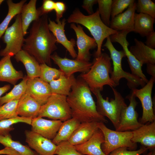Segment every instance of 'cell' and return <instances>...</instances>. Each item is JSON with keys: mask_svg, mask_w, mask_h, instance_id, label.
<instances>
[{"mask_svg": "<svg viewBox=\"0 0 155 155\" xmlns=\"http://www.w3.org/2000/svg\"><path fill=\"white\" fill-rule=\"evenodd\" d=\"M76 79L73 75L69 77L63 73L58 79L53 80L49 84L52 93L68 96Z\"/></svg>", "mask_w": 155, "mask_h": 155, "instance_id": "29", "label": "cell"}, {"mask_svg": "<svg viewBox=\"0 0 155 155\" xmlns=\"http://www.w3.org/2000/svg\"><path fill=\"white\" fill-rule=\"evenodd\" d=\"M14 58L17 62H21L24 64L28 78L39 77V63L34 57L26 51L22 50L14 56Z\"/></svg>", "mask_w": 155, "mask_h": 155, "instance_id": "27", "label": "cell"}, {"mask_svg": "<svg viewBox=\"0 0 155 155\" xmlns=\"http://www.w3.org/2000/svg\"><path fill=\"white\" fill-rule=\"evenodd\" d=\"M41 106L29 94L25 93L18 100L17 113L20 117L33 119L38 117Z\"/></svg>", "mask_w": 155, "mask_h": 155, "instance_id": "22", "label": "cell"}, {"mask_svg": "<svg viewBox=\"0 0 155 155\" xmlns=\"http://www.w3.org/2000/svg\"><path fill=\"white\" fill-rule=\"evenodd\" d=\"M26 1V0H22L18 3H16L11 0L7 1L8 12L6 16L0 24V40L8 28L12 19L18 14H20L22 7Z\"/></svg>", "mask_w": 155, "mask_h": 155, "instance_id": "31", "label": "cell"}, {"mask_svg": "<svg viewBox=\"0 0 155 155\" xmlns=\"http://www.w3.org/2000/svg\"><path fill=\"white\" fill-rule=\"evenodd\" d=\"M155 80V78L151 77L142 88L131 90L135 96L139 98L142 104V114L140 122L143 124L155 121L152 98V90Z\"/></svg>", "mask_w": 155, "mask_h": 155, "instance_id": "10", "label": "cell"}, {"mask_svg": "<svg viewBox=\"0 0 155 155\" xmlns=\"http://www.w3.org/2000/svg\"><path fill=\"white\" fill-rule=\"evenodd\" d=\"M4 0H0V6L2 3L3 2Z\"/></svg>", "mask_w": 155, "mask_h": 155, "instance_id": "50", "label": "cell"}, {"mask_svg": "<svg viewBox=\"0 0 155 155\" xmlns=\"http://www.w3.org/2000/svg\"><path fill=\"white\" fill-rule=\"evenodd\" d=\"M145 44L149 47L154 49L155 48V32L154 31L146 36Z\"/></svg>", "mask_w": 155, "mask_h": 155, "instance_id": "45", "label": "cell"}, {"mask_svg": "<svg viewBox=\"0 0 155 155\" xmlns=\"http://www.w3.org/2000/svg\"><path fill=\"white\" fill-rule=\"evenodd\" d=\"M9 55L3 57L0 60V81L15 85L24 77L22 71H18L13 67Z\"/></svg>", "mask_w": 155, "mask_h": 155, "instance_id": "23", "label": "cell"}, {"mask_svg": "<svg viewBox=\"0 0 155 155\" xmlns=\"http://www.w3.org/2000/svg\"><path fill=\"white\" fill-rule=\"evenodd\" d=\"M146 155H155V149L152 150Z\"/></svg>", "mask_w": 155, "mask_h": 155, "instance_id": "49", "label": "cell"}, {"mask_svg": "<svg viewBox=\"0 0 155 155\" xmlns=\"http://www.w3.org/2000/svg\"><path fill=\"white\" fill-rule=\"evenodd\" d=\"M26 142L31 148L41 155H54L57 145L32 130L25 131Z\"/></svg>", "mask_w": 155, "mask_h": 155, "instance_id": "15", "label": "cell"}, {"mask_svg": "<svg viewBox=\"0 0 155 155\" xmlns=\"http://www.w3.org/2000/svg\"><path fill=\"white\" fill-rule=\"evenodd\" d=\"M32 119L20 116L11 119L0 121V135L6 136L10 135V131L13 130L12 125L18 123H24L31 125Z\"/></svg>", "mask_w": 155, "mask_h": 155, "instance_id": "34", "label": "cell"}, {"mask_svg": "<svg viewBox=\"0 0 155 155\" xmlns=\"http://www.w3.org/2000/svg\"><path fill=\"white\" fill-rule=\"evenodd\" d=\"M132 132L131 141L133 142L139 143L148 149H155V121L143 124Z\"/></svg>", "mask_w": 155, "mask_h": 155, "instance_id": "19", "label": "cell"}, {"mask_svg": "<svg viewBox=\"0 0 155 155\" xmlns=\"http://www.w3.org/2000/svg\"><path fill=\"white\" fill-rule=\"evenodd\" d=\"M55 154L57 155H84L78 152L74 146L68 141L61 142L57 145Z\"/></svg>", "mask_w": 155, "mask_h": 155, "instance_id": "39", "label": "cell"}, {"mask_svg": "<svg viewBox=\"0 0 155 155\" xmlns=\"http://www.w3.org/2000/svg\"><path fill=\"white\" fill-rule=\"evenodd\" d=\"M134 41L135 45L131 46L129 50L135 58L143 65L155 64V50L149 47L136 38Z\"/></svg>", "mask_w": 155, "mask_h": 155, "instance_id": "25", "label": "cell"}, {"mask_svg": "<svg viewBox=\"0 0 155 155\" xmlns=\"http://www.w3.org/2000/svg\"><path fill=\"white\" fill-rule=\"evenodd\" d=\"M104 142L103 134L98 129L88 141L74 146L78 152L83 155H106L101 148V144Z\"/></svg>", "mask_w": 155, "mask_h": 155, "instance_id": "21", "label": "cell"}, {"mask_svg": "<svg viewBox=\"0 0 155 155\" xmlns=\"http://www.w3.org/2000/svg\"><path fill=\"white\" fill-rule=\"evenodd\" d=\"M28 78L25 75L21 82L14 85L13 89L0 98V106L9 101L19 100L26 92Z\"/></svg>", "mask_w": 155, "mask_h": 155, "instance_id": "33", "label": "cell"}, {"mask_svg": "<svg viewBox=\"0 0 155 155\" xmlns=\"http://www.w3.org/2000/svg\"><path fill=\"white\" fill-rule=\"evenodd\" d=\"M130 103L122 111L119 125L116 131H133L140 127L143 124L138 121V114L135 110L138 103L132 91L126 96Z\"/></svg>", "mask_w": 155, "mask_h": 155, "instance_id": "11", "label": "cell"}, {"mask_svg": "<svg viewBox=\"0 0 155 155\" xmlns=\"http://www.w3.org/2000/svg\"><path fill=\"white\" fill-rule=\"evenodd\" d=\"M26 93L42 106L52 94L49 84L39 77L28 78Z\"/></svg>", "mask_w": 155, "mask_h": 155, "instance_id": "16", "label": "cell"}, {"mask_svg": "<svg viewBox=\"0 0 155 155\" xmlns=\"http://www.w3.org/2000/svg\"><path fill=\"white\" fill-rule=\"evenodd\" d=\"M146 65L147 73L151 77L155 78V64L148 63Z\"/></svg>", "mask_w": 155, "mask_h": 155, "instance_id": "47", "label": "cell"}, {"mask_svg": "<svg viewBox=\"0 0 155 155\" xmlns=\"http://www.w3.org/2000/svg\"><path fill=\"white\" fill-rule=\"evenodd\" d=\"M48 21L49 29L55 38L57 43L61 44L68 51L72 58H76L77 54L74 48L76 44L75 41L73 38L69 40L65 33L64 28L66 23V20L63 18L57 23L50 18H49Z\"/></svg>", "mask_w": 155, "mask_h": 155, "instance_id": "17", "label": "cell"}, {"mask_svg": "<svg viewBox=\"0 0 155 155\" xmlns=\"http://www.w3.org/2000/svg\"><path fill=\"white\" fill-rule=\"evenodd\" d=\"M136 10L139 13L155 18V4L150 0H138L136 3Z\"/></svg>", "mask_w": 155, "mask_h": 155, "instance_id": "38", "label": "cell"}, {"mask_svg": "<svg viewBox=\"0 0 155 155\" xmlns=\"http://www.w3.org/2000/svg\"><path fill=\"white\" fill-rule=\"evenodd\" d=\"M80 123L78 120L73 118L64 121L61 125L52 142L57 145L61 142L68 141Z\"/></svg>", "mask_w": 155, "mask_h": 155, "instance_id": "30", "label": "cell"}, {"mask_svg": "<svg viewBox=\"0 0 155 155\" xmlns=\"http://www.w3.org/2000/svg\"><path fill=\"white\" fill-rule=\"evenodd\" d=\"M55 2L52 0H44L42 6L38 9L42 16L54 10Z\"/></svg>", "mask_w": 155, "mask_h": 155, "instance_id": "42", "label": "cell"}, {"mask_svg": "<svg viewBox=\"0 0 155 155\" xmlns=\"http://www.w3.org/2000/svg\"><path fill=\"white\" fill-rule=\"evenodd\" d=\"M70 26L75 32L77 37L78 53L76 59L80 61H89L91 55L90 50L97 46L95 40L86 34L83 28L79 24L76 26L74 23H71Z\"/></svg>", "mask_w": 155, "mask_h": 155, "instance_id": "13", "label": "cell"}, {"mask_svg": "<svg viewBox=\"0 0 155 155\" xmlns=\"http://www.w3.org/2000/svg\"><path fill=\"white\" fill-rule=\"evenodd\" d=\"M10 88L11 86L9 84L5 85L0 87V98L2 95L8 91Z\"/></svg>", "mask_w": 155, "mask_h": 155, "instance_id": "48", "label": "cell"}, {"mask_svg": "<svg viewBox=\"0 0 155 155\" xmlns=\"http://www.w3.org/2000/svg\"><path fill=\"white\" fill-rule=\"evenodd\" d=\"M50 58L67 77H69L77 72L86 73L90 69L92 65V63L89 61L61 57L56 52L51 55Z\"/></svg>", "mask_w": 155, "mask_h": 155, "instance_id": "14", "label": "cell"}, {"mask_svg": "<svg viewBox=\"0 0 155 155\" xmlns=\"http://www.w3.org/2000/svg\"><path fill=\"white\" fill-rule=\"evenodd\" d=\"M106 38V42L103 46L106 47L109 51L111 58L113 61V67L110 78L115 86L119 84L120 80L122 78H125L127 80V84L131 90L140 86H144L146 83L141 79L123 69L122 60L123 57H126L123 50L118 51L115 49L111 40L110 36Z\"/></svg>", "mask_w": 155, "mask_h": 155, "instance_id": "6", "label": "cell"}, {"mask_svg": "<svg viewBox=\"0 0 155 155\" xmlns=\"http://www.w3.org/2000/svg\"><path fill=\"white\" fill-rule=\"evenodd\" d=\"M0 143L5 147L14 150L19 155H39L27 146L24 145L18 141L13 140L10 134L5 136L0 135Z\"/></svg>", "mask_w": 155, "mask_h": 155, "instance_id": "32", "label": "cell"}, {"mask_svg": "<svg viewBox=\"0 0 155 155\" xmlns=\"http://www.w3.org/2000/svg\"><path fill=\"white\" fill-rule=\"evenodd\" d=\"M48 19L45 14L33 22L22 49L34 57L39 64L51 66L50 57L57 47L55 38L49 29Z\"/></svg>", "mask_w": 155, "mask_h": 155, "instance_id": "1", "label": "cell"}, {"mask_svg": "<svg viewBox=\"0 0 155 155\" xmlns=\"http://www.w3.org/2000/svg\"><path fill=\"white\" fill-rule=\"evenodd\" d=\"M111 60L107 53H102L99 57H95L89 71L80 75V78L88 84L91 92L97 89L102 91L105 85L111 88L116 87L109 75L113 70Z\"/></svg>", "mask_w": 155, "mask_h": 155, "instance_id": "4", "label": "cell"}, {"mask_svg": "<svg viewBox=\"0 0 155 155\" xmlns=\"http://www.w3.org/2000/svg\"><path fill=\"white\" fill-rule=\"evenodd\" d=\"M62 123L60 120H48L37 117L32 119L31 130L47 139L53 140Z\"/></svg>", "mask_w": 155, "mask_h": 155, "instance_id": "18", "label": "cell"}, {"mask_svg": "<svg viewBox=\"0 0 155 155\" xmlns=\"http://www.w3.org/2000/svg\"><path fill=\"white\" fill-rule=\"evenodd\" d=\"M112 0H97L98 11L100 18L106 26L109 27Z\"/></svg>", "mask_w": 155, "mask_h": 155, "instance_id": "36", "label": "cell"}, {"mask_svg": "<svg viewBox=\"0 0 155 155\" xmlns=\"http://www.w3.org/2000/svg\"><path fill=\"white\" fill-rule=\"evenodd\" d=\"M39 155H40V154H39Z\"/></svg>", "mask_w": 155, "mask_h": 155, "instance_id": "51", "label": "cell"}, {"mask_svg": "<svg viewBox=\"0 0 155 155\" xmlns=\"http://www.w3.org/2000/svg\"><path fill=\"white\" fill-rule=\"evenodd\" d=\"M40 65L39 78L48 83L58 79L64 73L60 69L51 67L46 64H40Z\"/></svg>", "mask_w": 155, "mask_h": 155, "instance_id": "35", "label": "cell"}, {"mask_svg": "<svg viewBox=\"0 0 155 155\" xmlns=\"http://www.w3.org/2000/svg\"><path fill=\"white\" fill-rule=\"evenodd\" d=\"M24 36L20 14L16 16L14 22L8 27L1 37L6 45L0 51V56H14L22 50L25 39Z\"/></svg>", "mask_w": 155, "mask_h": 155, "instance_id": "9", "label": "cell"}, {"mask_svg": "<svg viewBox=\"0 0 155 155\" xmlns=\"http://www.w3.org/2000/svg\"><path fill=\"white\" fill-rule=\"evenodd\" d=\"M131 32L129 30H125L118 32L116 34L110 36L111 42H117L122 46L131 69V74L136 76L147 83L148 80L143 73L142 67L143 64L139 61L130 52L128 49L129 43L126 39L127 35Z\"/></svg>", "mask_w": 155, "mask_h": 155, "instance_id": "12", "label": "cell"}, {"mask_svg": "<svg viewBox=\"0 0 155 155\" xmlns=\"http://www.w3.org/2000/svg\"><path fill=\"white\" fill-rule=\"evenodd\" d=\"M67 96L52 93L46 102L41 106L38 117H45L52 120L65 121L72 118L71 108Z\"/></svg>", "mask_w": 155, "mask_h": 155, "instance_id": "8", "label": "cell"}, {"mask_svg": "<svg viewBox=\"0 0 155 155\" xmlns=\"http://www.w3.org/2000/svg\"><path fill=\"white\" fill-rule=\"evenodd\" d=\"M154 18L142 13H135L134 16L133 32L142 36H146L154 31Z\"/></svg>", "mask_w": 155, "mask_h": 155, "instance_id": "28", "label": "cell"}, {"mask_svg": "<svg viewBox=\"0 0 155 155\" xmlns=\"http://www.w3.org/2000/svg\"><path fill=\"white\" fill-rule=\"evenodd\" d=\"M126 147H120L112 151L109 155H140L145 152L148 149L143 146L136 150H129Z\"/></svg>", "mask_w": 155, "mask_h": 155, "instance_id": "41", "label": "cell"}, {"mask_svg": "<svg viewBox=\"0 0 155 155\" xmlns=\"http://www.w3.org/2000/svg\"><path fill=\"white\" fill-rule=\"evenodd\" d=\"M0 154L7 155H19L14 150L8 147L0 150Z\"/></svg>", "mask_w": 155, "mask_h": 155, "instance_id": "46", "label": "cell"}, {"mask_svg": "<svg viewBox=\"0 0 155 155\" xmlns=\"http://www.w3.org/2000/svg\"><path fill=\"white\" fill-rule=\"evenodd\" d=\"M18 100H12L0 106V121L19 116L16 111Z\"/></svg>", "mask_w": 155, "mask_h": 155, "instance_id": "37", "label": "cell"}, {"mask_svg": "<svg viewBox=\"0 0 155 155\" xmlns=\"http://www.w3.org/2000/svg\"><path fill=\"white\" fill-rule=\"evenodd\" d=\"M135 1L134 0H113L112 1L111 18H113L122 12Z\"/></svg>", "mask_w": 155, "mask_h": 155, "instance_id": "40", "label": "cell"}, {"mask_svg": "<svg viewBox=\"0 0 155 155\" xmlns=\"http://www.w3.org/2000/svg\"><path fill=\"white\" fill-rule=\"evenodd\" d=\"M136 9V2L135 1L129 5L125 11L111 19L109 27L117 32L125 30L133 32L134 16Z\"/></svg>", "mask_w": 155, "mask_h": 155, "instance_id": "20", "label": "cell"}, {"mask_svg": "<svg viewBox=\"0 0 155 155\" xmlns=\"http://www.w3.org/2000/svg\"><path fill=\"white\" fill-rule=\"evenodd\" d=\"M97 125L103 134L104 142L101 144V148L106 155H109L112 151L120 147H126L131 150L136 149L137 143L131 141L132 131H120L112 130L102 122H97Z\"/></svg>", "mask_w": 155, "mask_h": 155, "instance_id": "7", "label": "cell"}, {"mask_svg": "<svg viewBox=\"0 0 155 155\" xmlns=\"http://www.w3.org/2000/svg\"><path fill=\"white\" fill-rule=\"evenodd\" d=\"M66 20L69 23L81 24L89 31L97 44V49L95 54V57H99L102 53L101 47L104 40L118 32L104 23L100 18L98 9L93 14L86 16L78 8H76Z\"/></svg>", "mask_w": 155, "mask_h": 155, "instance_id": "3", "label": "cell"}, {"mask_svg": "<svg viewBox=\"0 0 155 155\" xmlns=\"http://www.w3.org/2000/svg\"><path fill=\"white\" fill-rule=\"evenodd\" d=\"M97 3V0H84L82 6L90 15L94 13L93 7L94 5Z\"/></svg>", "mask_w": 155, "mask_h": 155, "instance_id": "44", "label": "cell"}, {"mask_svg": "<svg viewBox=\"0 0 155 155\" xmlns=\"http://www.w3.org/2000/svg\"><path fill=\"white\" fill-rule=\"evenodd\" d=\"M66 9V5L63 2L60 1L55 2L54 10L56 13V22L60 21Z\"/></svg>", "mask_w": 155, "mask_h": 155, "instance_id": "43", "label": "cell"}, {"mask_svg": "<svg viewBox=\"0 0 155 155\" xmlns=\"http://www.w3.org/2000/svg\"><path fill=\"white\" fill-rule=\"evenodd\" d=\"M36 0H30L22 7L20 13L21 24L24 36L27 33V30L30 24L38 20L41 16L38 9L36 7Z\"/></svg>", "mask_w": 155, "mask_h": 155, "instance_id": "26", "label": "cell"}, {"mask_svg": "<svg viewBox=\"0 0 155 155\" xmlns=\"http://www.w3.org/2000/svg\"><path fill=\"white\" fill-rule=\"evenodd\" d=\"M114 99L109 98L104 99L99 90H95L92 92L96 96V108L98 113L102 116L108 118L111 122L115 128L117 127L123 110L127 106L124 99L114 87H112Z\"/></svg>", "mask_w": 155, "mask_h": 155, "instance_id": "5", "label": "cell"}, {"mask_svg": "<svg viewBox=\"0 0 155 155\" xmlns=\"http://www.w3.org/2000/svg\"><path fill=\"white\" fill-rule=\"evenodd\" d=\"M97 123L91 122L81 123L68 141L74 146L87 141L99 129Z\"/></svg>", "mask_w": 155, "mask_h": 155, "instance_id": "24", "label": "cell"}, {"mask_svg": "<svg viewBox=\"0 0 155 155\" xmlns=\"http://www.w3.org/2000/svg\"><path fill=\"white\" fill-rule=\"evenodd\" d=\"M67 100L71 108L72 118L81 123L95 122L107 123L105 117L100 115L88 84L80 77L76 79Z\"/></svg>", "mask_w": 155, "mask_h": 155, "instance_id": "2", "label": "cell"}]
</instances>
